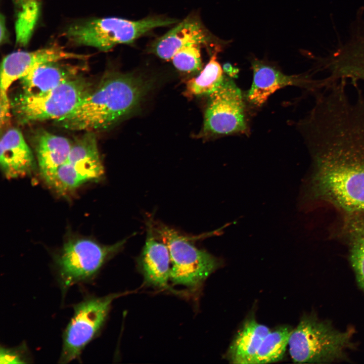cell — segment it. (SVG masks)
Instances as JSON below:
<instances>
[{
  "label": "cell",
  "instance_id": "obj_1",
  "mask_svg": "<svg viewBox=\"0 0 364 364\" xmlns=\"http://www.w3.org/2000/svg\"><path fill=\"white\" fill-rule=\"evenodd\" d=\"M341 80L316 92L300 124L312 159L308 198L342 215L364 214V94Z\"/></svg>",
  "mask_w": 364,
  "mask_h": 364
},
{
  "label": "cell",
  "instance_id": "obj_2",
  "mask_svg": "<svg viewBox=\"0 0 364 364\" xmlns=\"http://www.w3.org/2000/svg\"><path fill=\"white\" fill-rule=\"evenodd\" d=\"M148 86L145 80L133 74L108 72L72 112L55 121L71 130H106L137 107Z\"/></svg>",
  "mask_w": 364,
  "mask_h": 364
},
{
  "label": "cell",
  "instance_id": "obj_3",
  "mask_svg": "<svg viewBox=\"0 0 364 364\" xmlns=\"http://www.w3.org/2000/svg\"><path fill=\"white\" fill-rule=\"evenodd\" d=\"M354 330L336 329L315 314L304 315L292 330L288 342L295 362L329 363L348 360L347 350L353 348Z\"/></svg>",
  "mask_w": 364,
  "mask_h": 364
},
{
  "label": "cell",
  "instance_id": "obj_4",
  "mask_svg": "<svg viewBox=\"0 0 364 364\" xmlns=\"http://www.w3.org/2000/svg\"><path fill=\"white\" fill-rule=\"evenodd\" d=\"M82 75L46 92L20 91L11 99L12 113L21 124L61 119L72 112L94 88Z\"/></svg>",
  "mask_w": 364,
  "mask_h": 364
},
{
  "label": "cell",
  "instance_id": "obj_5",
  "mask_svg": "<svg viewBox=\"0 0 364 364\" xmlns=\"http://www.w3.org/2000/svg\"><path fill=\"white\" fill-rule=\"evenodd\" d=\"M175 22L173 19L159 17L139 21L116 17L98 18L70 25L65 32V36L74 44L107 52L117 44L132 43L155 28Z\"/></svg>",
  "mask_w": 364,
  "mask_h": 364
},
{
  "label": "cell",
  "instance_id": "obj_6",
  "mask_svg": "<svg viewBox=\"0 0 364 364\" xmlns=\"http://www.w3.org/2000/svg\"><path fill=\"white\" fill-rule=\"evenodd\" d=\"M154 230L168 248L170 281L174 285L194 289L218 267L217 259L197 248L175 230L163 225L154 227Z\"/></svg>",
  "mask_w": 364,
  "mask_h": 364
},
{
  "label": "cell",
  "instance_id": "obj_7",
  "mask_svg": "<svg viewBox=\"0 0 364 364\" xmlns=\"http://www.w3.org/2000/svg\"><path fill=\"white\" fill-rule=\"evenodd\" d=\"M125 243L123 240L114 244L103 245L87 239L68 241L56 260L64 288L93 278L106 261Z\"/></svg>",
  "mask_w": 364,
  "mask_h": 364
},
{
  "label": "cell",
  "instance_id": "obj_8",
  "mask_svg": "<svg viewBox=\"0 0 364 364\" xmlns=\"http://www.w3.org/2000/svg\"><path fill=\"white\" fill-rule=\"evenodd\" d=\"M121 294L89 297L74 306V314L63 335L61 363L77 358L104 325L111 303Z\"/></svg>",
  "mask_w": 364,
  "mask_h": 364
},
{
  "label": "cell",
  "instance_id": "obj_9",
  "mask_svg": "<svg viewBox=\"0 0 364 364\" xmlns=\"http://www.w3.org/2000/svg\"><path fill=\"white\" fill-rule=\"evenodd\" d=\"M104 173L96 135L85 132L73 142L66 160L58 169L50 186L59 192H68L86 182L100 179Z\"/></svg>",
  "mask_w": 364,
  "mask_h": 364
},
{
  "label": "cell",
  "instance_id": "obj_10",
  "mask_svg": "<svg viewBox=\"0 0 364 364\" xmlns=\"http://www.w3.org/2000/svg\"><path fill=\"white\" fill-rule=\"evenodd\" d=\"M210 96L205 113L203 134L218 136L246 131L242 94L232 79L225 77L219 87Z\"/></svg>",
  "mask_w": 364,
  "mask_h": 364
},
{
  "label": "cell",
  "instance_id": "obj_11",
  "mask_svg": "<svg viewBox=\"0 0 364 364\" xmlns=\"http://www.w3.org/2000/svg\"><path fill=\"white\" fill-rule=\"evenodd\" d=\"M89 57L87 55L68 52L58 44L31 52L11 53L3 59L1 63L0 101L9 100L8 90L11 85L39 65L68 60L84 61Z\"/></svg>",
  "mask_w": 364,
  "mask_h": 364
},
{
  "label": "cell",
  "instance_id": "obj_12",
  "mask_svg": "<svg viewBox=\"0 0 364 364\" xmlns=\"http://www.w3.org/2000/svg\"><path fill=\"white\" fill-rule=\"evenodd\" d=\"M253 81L247 93L248 100L256 106L262 105L269 97L287 86H296L313 93L322 88L321 78L314 79L307 74L288 75L261 61L252 63Z\"/></svg>",
  "mask_w": 364,
  "mask_h": 364
},
{
  "label": "cell",
  "instance_id": "obj_13",
  "mask_svg": "<svg viewBox=\"0 0 364 364\" xmlns=\"http://www.w3.org/2000/svg\"><path fill=\"white\" fill-rule=\"evenodd\" d=\"M31 139L40 173L50 185L58 169L66 160L73 142L44 129L34 132Z\"/></svg>",
  "mask_w": 364,
  "mask_h": 364
},
{
  "label": "cell",
  "instance_id": "obj_14",
  "mask_svg": "<svg viewBox=\"0 0 364 364\" xmlns=\"http://www.w3.org/2000/svg\"><path fill=\"white\" fill-rule=\"evenodd\" d=\"M0 163L8 178L23 177L34 169L35 162L32 151L17 128L8 129L2 134Z\"/></svg>",
  "mask_w": 364,
  "mask_h": 364
},
{
  "label": "cell",
  "instance_id": "obj_15",
  "mask_svg": "<svg viewBox=\"0 0 364 364\" xmlns=\"http://www.w3.org/2000/svg\"><path fill=\"white\" fill-rule=\"evenodd\" d=\"M51 62L37 66L20 81L21 92L29 94L42 93L82 75L85 66L63 62Z\"/></svg>",
  "mask_w": 364,
  "mask_h": 364
},
{
  "label": "cell",
  "instance_id": "obj_16",
  "mask_svg": "<svg viewBox=\"0 0 364 364\" xmlns=\"http://www.w3.org/2000/svg\"><path fill=\"white\" fill-rule=\"evenodd\" d=\"M140 264L147 283L155 287L171 290L169 285L170 256L166 245L159 241L150 228L140 258Z\"/></svg>",
  "mask_w": 364,
  "mask_h": 364
},
{
  "label": "cell",
  "instance_id": "obj_17",
  "mask_svg": "<svg viewBox=\"0 0 364 364\" xmlns=\"http://www.w3.org/2000/svg\"><path fill=\"white\" fill-rule=\"evenodd\" d=\"M201 24L192 18H187L158 38L150 49L160 58L171 60L183 48L193 43H204L207 37Z\"/></svg>",
  "mask_w": 364,
  "mask_h": 364
},
{
  "label": "cell",
  "instance_id": "obj_18",
  "mask_svg": "<svg viewBox=\"0 0 364 364\" xmlns=\"http://www.w3.org/2000/svg\"><path fill=\"white\" fill-rule=\"evenodd\" d=\"M338 232L348 247L357 283L364 292V214L342 215Z\"/></svg>",
  "mask_w": 364,
  "mask_h": 364
},
{
  "label": "cell",
  "instance_id": "obj_19",
  "mask_svg": "<svg viewBox=\"0 0 364 364\" xmlns=\"http://www.w3.org/2000/svg\"><path fill=\"white\" fill-rule=\"evenodd\" d=\"M269 329L254 320L246 322L232 342L228 351L231 362L254 364L255 356Z\"/></svg>",
  "mask_w": 364,
  "mask_h": 364
},
{
  "label": "cell",
  "instance_id": "obj_20",
  "mask_svg": "<svg viewBox=\"0 0 364 364\" xmlns=\"http://www.w3.org/2000/svg\"><path fill=\"white\" fill-rule=\"evenodd\" d=\"M223 71L215 54L199 75L187 81L186 95L189 97L211 95L219 87L225 78Z\"/></svg>",
  "mask_w": 364,
  "mask_h": 364
},
{
  "label": "cell",
  "instance_id": "obj_21",
  "mask_svg": "<svg viewBox=\"0 0 364 364\" xmlns=\"http://www.w3.org/2000/svg\"><path fill=\"white\" fill-rule=\"evenodd\" d=\"M292 330L287 327H281L270 331L260 344L254 364L271 363L281 360L288 346Z\"/></svg>",
  "mask_w": 364,
  "mask_h": 364
},
{
  "label": "cell",
  "instance_id": "obj_22",
  "mask_svg": "<svg viewBox=\"0 0 364 364\" xmlns=\"http://www.w3.org/2000/svg\"><path fill=\"white\" fill-rule=\"evenodd\" d=\"M39 12L38 0L31 1L19 7L15 24L18 44L25 46L28 43L37 22Z\"/></svg>",
  "mask_w": 364,
  "mask_h": 364
},
{
  "label": "cell",
  "instance_id": "obj_23",
  "mask_svg": "<svg viewBox=\"0 0 364 364\" xmlns=\"http://www.w3.org/2000/svg\"><path fill=\"white\" fill-rule=\"evenodd\" d=\"M200 44H189L177 52L171 60L178 70L191 72L200 70L202 63Z\"/></svg>",
  "mask_w": 364,
  "mask_h": 364
},
{
  "label": "cell",
  "instance_id": "obj_24",
  "mask_svg": "<svg viewBox=\"0 0 364 364\" xmlns=\"http://www.w3.org/2000/svg\"><path fill=\"white\" fill-rule=\"evenodd\" d=\"M346 75L353 82H364V45L358 50L351 60L347 67Z\"/></svg>",
  "mask_w": 364,
  "mask_h": 364
},
{
  "label": "cell",
  "instance_id": "obj_25",
  "mask_svg": "<svg viewBox=\"0 0 364 364\" xmlns=\"http://www.w3.org/2000/svg\"><path fill=\"white\" fill-rule=\"evenodd\" d=\"M26 360L23 351L20 348H1V363H23L27 362Z\"/></svg>",
  "mask_w": 364,
  "mask_h": 364
},
{
  "label": "cell",
  "instance_id": "obj_26",
  "mask_svg": "<svg viewBox=\"0 0 364 364\" xmlns=\"http://www.w3.org/2000/svg\"><path fill=\"white\" fill-rule=\"evenodd\" d=\"M0 26H1V36H0V41L1 43H5L8 41V35L6 26V19L5 17L1 14V20H0Z\"/></svg>",
  "mask_w": 364,
  "mask_h": 364
},
{
  "label": "cell",
  "instance_id": "obj_27",
  "mask_svg": "<svg viewBox=\"0 0 364 364\" xmlns=\"http://www.w3.org/2000/svg\"><path fill=\"white\" fill-rule=\"evenodd\" d=\"M223 70L231 76H235L238 72V69H235L229 63L223 65Z\"/></svg>",
  "mask_w": 364,
  "mask_h": 364
},
{
  "label": "cell",
  "instance_id": "obj_28",
  "mask_svg": "<svg viewBox=\"0 0 364 364\" xmlns=\"http://www.w3.org/2000/svg\"><path fill=\"white\" fill-rule=\"evenodd\" d=\"M13 1L17 6L20 7L21 6H22L28 2H30L31 1H34V0H13Z\"/></svg>",
  "mask_w": 364,
  "mask_h": 364
}]
</instances>
